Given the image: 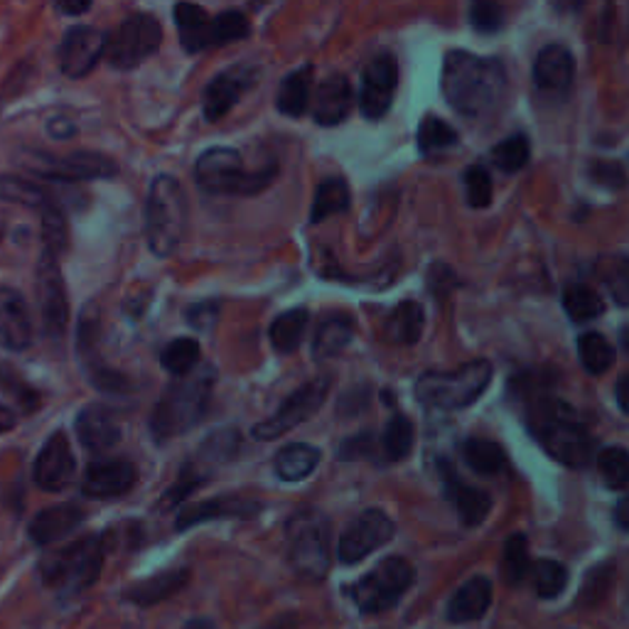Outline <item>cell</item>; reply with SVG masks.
<instances>
[{"instance_id": "obj_1", "label": "cell", "mask_w": 629, "mask_h": 629, "mask_svg": "<svg viewBox=\"0 0 629 629\" xmlns=\"http://www.w3.org/2000/svg\"><path fill=\"white\" fill-rule=\"evenodd\" d=\"M441 87L448 104L465 118H482L502 104L507 94V69L494 57L465 50L445 55Z\"/></svg>"}, {"instance_id": "obj_2", "label": "cell", "mask_w": 629, "mask_h": 629, "mask_svg": "<svg viewBox=\"0 0 629 629\" xmlns=\"http://www.w3.org/2000/svg\"><path fill=\"white\" fill-rule=\"evenodd\" d=\"M215 366L202 364L193 374L175 379L165 389L150 415V435L156 443H170L175 438L189 433L205 421L212 391H215Z\"/></svg>"}, {"instance_id": "obj_3", "label": "cell", "mask_w": 629, "mask_h": 629, "mask_svg": "<svg viewBox=\"0 0 629 629\" xmlns=\"http://www.w3.org/2000/svg\"><path fill=\"white\" fill-rule=\"evenodd\" d=\"M529 431L546 453L561 465L576 470L590 465L596 443L576 411L561 399L546 396L533 403L529 411Z\"/></svg>"}, {"instance_id": "obj_4", "label": "cell", "mask_w": 629, "mask_h": 629, "mask_svg": "<svg viewBox=\"0 0 629 629\" xmlns=\"http://www.w3.org/2000/svg\"><path fill=\"white\" fill-rule=\"evenodd\" d=\"M187 215L189 207L180 180L173 175H158L146 197V242L153 256H175L187 234Z\"/></svg>"}, {"instance_id": "obj_5", "label": "cell", "mask_w": 629, "mask_h": 629, "mask_svg": "<svg viewBox=\"0 0 629 629\" xmlns=\"http://www.w3.org/2000/svg\"><path fill=\"white\" fill-rule=\"evenodd\" d=\"M106 558L104 533L81 537L65 549L47 553L40 563L42 583L59 596H79L97 583Z\"/></svg>"}, {"instance_id": "obj_6", "label": "cell", "mask_w": 629, "mask_h": 629, "mask_svg": "<svg viewBox=\"0 0 629 629\" xmlns=\"http://www.w3.org/2000/svg\"><path fill=\"white\" fill-rule=\"evenodd\" d=\"M278 165L273 163L268 168L248 170L244 168L242 153L215 146L202 153L195 165V180L199 189L209 195H236V197H254L276 180Z\"/></svg>"}, {"instance_id": "obj_7", "label": "cell", "mask_w": 629, "mask_h": 629, "mask_svg": "<svg viewBox=\"0 0 629 629\" xmlns=\"http://www.w3.org/2000/svg\"><path fill=\"white\" fill-rule=\"evenodd\" d=\"M492 364L487 360L468 362L453 372H425L415 382V399L425 409L462 411L480 401L492 382Z\"/></svg>"}, {"instance_id": "obj_8", "label": "cell", "mask_w": 629, "mask_h": 629, "mask_svg": "<svg viewBox=\"0 0 629 629\" xmlns=\"http://www.w3.org/2000/svg\"><path fill=\"white\" fill-rule=\"evenodd\" d=\"M286 556L295 576L323 580L330 571V519L317 509H298L286 521Z\"/></svg>"}, {"instance_id": "obj_9", "label": "cell", "mask_w": 629, "mask_h": 629, "mask_svg": "<svg viewBox=\"0 0 629 629\" xmlns=\"http://www.w3.org/2000/svg\"><path fill=\"white\" fill-rule=\"evenodd\" d=\"M415 580L413 566L401 556H389L376 563L370 573L347 588L350 600L357 605L362 615H382L394 610L406 596Z\"/></svg>"}, {"instance_id": "obj_10", "label": "cell", "mask_w": 629, "mask_h": 629, "mask_svg": "<svg viewBox=\"0 0 629 629\" xmlns=\"http://www.w3.org/2000/svg\"><path fill=\"white\" fill-rule=\"evenodd\" d=\"M18 165H22L28 173L42 177V180L55 183L111 180L118 173L114 158L91 150H77L69 153V156H52V153L45 150H26L22 158H18Z\"/></svg>"}, {"instance_id": "obj_11", "label": "cell", "mask_w": 629, "mask_h": 629, "mask_svg": "<svg viewBox=\"0 0 629 629\" xmlns=\"http://www.w3.org/2000/svg\"><path fill=\"white\" fill-rule=\"evenodd\" d=\"M163 45V28L158 18L136 13L126 18L109 35V45H106V59L118 72H128L136 69L160 50Z\"/></svg>"}, {"instance_id": "obj_12", "label": "cell", "mask_w": 629, "mask_h": 629, "mask_svg": "<svg viewBox=\"0 0 629 629\" xmlns=\"http://www.w3.org/2000/svg\"><path fill=\"white\" fill-rule=\"evenodd\" d=\"M330 379L327 376H317L305 382L303 386H298L293 394L281 403L278 411L271 415V419L261 421L254 425L252 435L261 443L268 441H278L281 435H286L288 431L298 429L301 423L311 421L313 415L323 406L327 394H330Z\"/></svg>"}, {"instance_id": "obj_13", "label": "cell", "mask_w": 629, "mask_h": 629, "mask_svg": "<svg viewBox=\"0 0 629 629\" xmlns=\"http://www.w3.org/2000/svg\"><path fill=\"white\" fill-rule=\"evenodd\" d=\"M35 293H38L45 332L55 340H62L69 325V301L62 268L50 248H42L40 254L38 271H35Z\"/></svg>"}, {"instance_id": "obj_14", "label": "cell", "mask_w": 629, "mask_h": 629, "mask_svg": "<svg viewBox=\"0 0 629 629\" xmlns=\"http://www.w3.org/2000/svg\"><path fill=\"white\" fill-rule=\"evenodd\" d=\"M396 533V524L382 509H366L360 517L350 521V527L342 531L337 556L342 563L354 566L382 549Z\"/></svg>"}, {"instance_id": "obj_15", "label": "cell", "mask_w": 629, "mask_h": 629, "mask_svg": "<svg viewBox=\"0 0 629 629\" xmlns=\"http://www.w3.org/2000/svg\"><path fill=\"white\" fill-rule=\"evenodd\" d=\"M399 87V65L394 55H379L362 72L360 87V111L370 121L384 118L394 104Z\"/></svg>"}, {"instance_id": "obj_16", "label": "cell", "mask_w": 629, "mask_h": 629, "mask_svg": "<svg viewBox=\"0 0 629 629\" xmlns=\"http://www.w3.org/2000/svg\"><path fill=\"white\" fill-rule=\"evenodd\" d=\"M106 45H109V35H104L97 28H69L62 45H59V69H62V75L67 79H81L94 72V67L106 55Z\"/></svg>"}, {"instance_id": "obj_17", "label": "cell", "mask_w": 629, "mask_h": 629, "mask_svg": "<svg viewBox=\"0 0 629 629\" xmlns=\"http://www.w3.org/2000/svg\"><path fill=\"white\" fill-rule=\"evenodd\" d=\"M77 460L65 431H55L40 448L32 465V480L45 492H62L75 480Z\"/></svg>"}, {"instance_id": "obj_18", "label": "cell", "mask_w": 629, "mask_h": 629, "mask_svg": "<svg viewBox=\"0 0 629 629\" xmlns=\"http://www.w3.org/2000/svg\"><path fill=\"white\" fill-rule=\"evenodd\" d=\"M258 77L261 69L256 65H234L212 79L205 89V104H202L207 121L217 124L219 118L227 116L242 101L244 94L256 85Z\"/></svg>"}, {"instance_id": "obj_19", "label": "cell", "mask_w": 629, "mask_h": 629, "mask_svg": "<svg viewBox=\"0 0 629 629\" xmlns=\"http://www.w3.org/2000/svg\"><path fill=\"white\" fill-rule=\"evenodd\" d=\"M138 472L136 465L121 458H104L89 462V468L85 472V480H81V492L91 500H116V497H124L136 487Z\"/></svg>"}, {"instance_id": "obj_20", "label": "cell", "mask_w": 629, "mask_h": 629, "mask_svg": "<svg viewBox=\"0 0 629 629\" xmlns=\"http://www.w3.org/2000/svg\"><path fill=\"white\" fill-rule=\"evenodd\" d=\"M77 352L81 366H85L87 372V379L94 386L106 391V394H121V391L130 389V382L121 372H116L109 364L101 362L97 350V317H89V311L81 317Z\"/></svg>"}, {"instance_id": "obj_21", "label": "cell", "mask_w": 629, "mask_h": 629, "mask_svg": "<svg viewBox=\"0 0 629 629\" xmlns=\"http://www.w3.org/2000/svg\"><path fill=\"white\" fill-rule=\"evenodd\" d=\"M75 431L81 448H87L89 453H106V450L116 448L121 443V423H118V415L104 406V403H91V406L81 409L77 415Z\"/></svg>"}, {"instance_id": "obj_22", "label": "cell", "mask_w": 629, "mask_h": 629, "mask_svg": "<svg viewBox=\"0 0 629 629\" xmlns=\"http://www.w3.org/2000/svg\"><path fill=\"white\" fill-rule=\"evenodd\" d=\"M32 344V317L28 301L16 288H0V347L22 352Z\"/></svg>"}, {"instance_id": "obj_23", "label": "cell", "mask_w": 629, "mask_h": 629, "mask_svg": "<svg viewBox=\"0 0 629 629\" xmlns=\"http://www.w3.org/2000/svg\"><path fill=\"white\" fill-rule=\"evenodd\" d=\"M352 85L344 75H330L320 81L311 101V114L320 126H337L352 111Z\"/></svg>"}, {"instance_id": "obj_24", "label": "cell", "mask_w": 629, "mask_h": 629, "mask_svg": "<svg viewBox=\"0 0 629 629\" xmlns=\"http://www.w3.org/2000/svg\"><path fill=\"white\" fill-rule=\"evenodd\" d=\"M438 468H441V478H443V484H445L448 500L455 504L462 524L480 527L482 521L487 519V514H490L492 497L482 492V490H478V487L462 482L458 478V472L450 468L448 462H438Z\"/></svg>"}, {"instance_id": "obj_25", "label": "cell", "mask_w": 629, "mask_h": 629, "mask_svg": "<svg viewBox=\"0 0 629 629\" xmlns=\"http://www.w3.org/2000/svg\"><path fill=\"white\" fill-rule=\"evenodd\" d=\"M261 502L256 500H246V497L239 494H229V497H215V500L199 502V504H187L180 517H177V531L193 529L197 524H205V521H215V519H244V517H254L258 514Z\"/></svg>"}, {"instance_id": "obj_26", "label": "cell", "mask_w": 629, "mask_h": 629, "mask_svg": "<svg viewBox=\"0 0 629 629\" xmlns=\"http://www.w3.org/2000/svg\"><path fill=\"white\" fill-rule=\"evenodd\" d=\"M85 509L77 504H57L50 509H42L40 514H35L28 533L35 546H50L67 539L69 533L77 531L81 524H85Z\"/></svg>"}, {"instance_id": "obj_27", "label": "cell", "mask_w": 629, "mask_h": 629, "mask_svg": "<svg viewBox=\"0 0 629 629\" xmlns=\"http://www.w3.org/2000/svg\"><path fill=\"white\" fill-rule=\"evenodd\" d=\"M576 59L563 45H546L533 62V81L541 91H566L573 85Z\"/></svg>"}, {"instance_id": "obj_28", "label": "cell", "mask_w": 629, "mask_h": 629, "mask_svg": "<svg viewBox=\"0 0 629 629\" xmlns=\"http://www.w3.org/2000/svg\"><path fill=\"white\" fill-rule=\"evenodd\" d=\"M492 580L484 576H474L470 578L465 586H460L455 590V596L450 598L448 602V620L455 625H465V622H474L484 617V612L490 610L492 605Z\"/></svg>"}, {"instance_id": "obj_29", "label": "cell", "mask_w": 629, "mask_h": 629, "mask_svg": "<svg viewBox=\"0 0 629 629\" xmlns=\"http://www.w3.org/2000/svg\"><path fill=\"white\" fill-rule=\"evenodd\" d=\"M175 26L180 32V42L187 52H202L215 47L212 42V28H215V18H212L202 6L180 3L175 6Z\"/></svg>"}, {"instance_id": "obj_30", "label": "cell", "mask_w": 629, "mask_h": 629, "mask_svg": "<svg viewBox=\"0 0 629 629\" xmlns=\"http://www.w3.org/2000/svg\"><path fill=\"white\" fill-rule=\"evenodd\" d=\"M187 583H189V571H187V568H177V571H165V573L140 580V583L130 586L124 592V596H126L128 602L140 605V608H148V605H158L163 600H170Z\"/></svg>"}, {"instance_id": "obj_31", "label": "cell", "mask_w": 629, "mask_h": 629, "mask_svg": "<svg viewBox=\"0 0 629 629\" xmlns=\"http://www.w3.org/2000/svg\"><path fill=\"white\" fill-rule=\"evenodd\" d=\"M313 72L315 69L307 65L295 69L286 79L281 81L276 106L283 116L288 118H301L313 101Z\"/></svg>"}, {"instance_id": "obj_32", "label": "cell", "mask_w": 629, "mask_h": 629, "mask_svg": "<svg viewBox=\"0 0 629 629\" xmlns=\"http://www.w3.org/2000/svg\"><path fill=\"white\" fill-rule=\"evenodd\" d=\"M320 460H323V453L315 445L291 443L278 450L276 460H273V470L283 482H303L317 470Z\"/></svg>"}, {"instance_id": "obj_33", "label": "cell", "mask_w": 629, "mask_h": 629, "mask_svg": "<svg viewBox=\"0 0 629 629\" xmlns=\"http://www.w3.org/2000/svg\"><path fill=\"white\" fill-rule=\"evenodd\" d=\"M354 340V320L350 315H330L320 323L313 337V357L317 362L337 357Z\"/></svg>"}, {"instance_id": "obj_34", "label": "cell", "mask_w": 629, "mask_h": 629, "mask_svg": "<svg viewBox=\"0 0 629 629\" xmlns=\"http://www.w3.org/2000/svg\"><path fill=\"white\" fill-rule=\"evenodd\" d=\"M307 323H311V313H307V307H293V311L281 313L268 327V340L273 344V350L281 354L298 352L305 340Z\"/></svg>"}, {"instance_id": "obj_35", "label": "cell", "mask_w": 629, "mask_h": 629, "mask_svg": "<svg viewBox=\"0 0 629 629\" xmlns=\"http://www.w3.org/2000/svg\"><path fill=\"white\" fill-rule=\"evenodd\" d=\"M423 327H425V313L421 303L403 301L386 317L384 335L394 344H415L423 335Z\"/></svg>"}, {"instance_id": "obj_36", "label": "cell", "mask_w": 629, "mask_h": 629, "mask_svg": "<svg viewBox=\"0 0 629 629\" xmlns=\"http://www.w3.org/2000/svg\"><path fill=\"white\" fill-rule=\"evenodd\" d=\"M0 202H10V205L32 207V209H50L57 205L50 189H45L40 183L30 180V177H10L0 175Z\"/></svg>"}, {"instance_id": "obj_37", "label": "cell", "mask_w": 629, "mask_h": 629, "mask_svg": "<svg viewBox=\"0 0 629 629\" xmlns=\"http://www.w3.org/2000/svg\"><path fill=\"white\" fill-rule=\"evenodd\" d=\"M350 209V185L342 177H330V180L320 183L313 207H311V224H320L330 219L332 215Z\"/></svg>"}, {"instance_id": "obj_38", "label": "cell", "mask_w": 629, "mask_h": 629, "mask_svg": "<svg viewBox=\"0 0 629 629\" xmlns=\"http://www.w3.org/2000/svg\"><path fill=\"white\" fill-rule=\"evenodd\" d=\"M462 460L478 474H500L507 468L502 445L484 441V438H470L462 443Z\"/></svg>"}, {"instance_id": "obj_39", "label": "cell", "mask_w": 629, "mask_h": 629, "mask_svg": "<svg viewBox=\"0 0 629 629\" xmlns=\"http://www.w3.org/2000/svg\"><path fill=\"white\" fill-rule=\"evenodd\" d=\"M415 443V431L413 423L406 419V415H391L384 435H382V453L389 462H401L411 455Z\"/></svg>"}, {"instance_id": "obj_40", "label": "cell", "mask_w": 629, "mask_h": 629, "mask_svg": "<svg viewBox=\"0 0 629 629\" xmlns=\"http://www.w3.org/2000/svg\"><path fill=\"white\" fill-rule=\"evenodd\" d=\"M160 366L175 379L193 374L199 366V342L193 337H177L160 354Z\"/></svg>"}, {"instance_id": "obj_41", "label": "cell", "mask_w": 629, "mask_h": 629, "mask_svg": "<svg viewBox=\"0 0 629 629\" xmlns=\"http://www.w3.org/2000/svg\"><path fill=\"white\" fill-rule=\"evenodd\" d=\"M578 357L580 364L586 366V372L600 376L615 364V350L600 332H586V335L578 337Z\"/></svg>"}, {"instance_id": "obj_42", "label": "cell", "mask_w": 629, "mask_h": 629, "mask_svg": "<svg viewBox=\"0 0 629 629\" xmlns=\"http://www.w3.org/2000/svg\"><path fill=\"white\" fill-rule=\"evenodd\" d=\"M563 307L573 323H590V320L602 315L605 301L583 283H573L563 291Z\"/></svg>"}, {"instance_id": "obj_43", "label": "cell", "mask_w": 629, "mask_h": 629, "mask_svg": "<svg viewBox=\"0 0 629 629\" xmlns=\"http://www.w3.org/2000/svg\"><path fill=\"white\" fill-rule=\"evenodd\" d=\"M529 576L533 578V590H537V596L543 600L558 598L568 586L566 566L551 561V558H539V561H533Z\"/></svg>"}, {"instance_id": "obj_44", "label": "cell", "mask_w": 629, "mask_h": 629, "mask_svg": "<svg viewBox=\"0 0 629 629\" xmlns=\"http://www.w3.org/2000/svg\"><path fill=\"white\" fill-rule=\"evenodd\" d=\"M458 146V130L438 116H425L419 126V150L423 156H435Z\"/></svg>"}, {"instance_id": "obj_45", "label": "cell", "mask_w": 629, "mask_h": 629, "mask_svg": "<svg viewBox=\"0 0 629 629\" xmlns=\"http://www.w3.org/2000/svg\"><path fill=\"white\" fill-rule=\"evenodd\" d=\"M242 450V433L236 429H222L212 433L205 443L199 445V462H209V465H222L229 462Z\"/></svg>"}, {"instance_id": "obj_46", "label": "cell", "mask_w": 629, "mask_h": 629, "mask_svg": "<svg viewBox=\"0 0 629 629\" xmlns=\"http://www.w3.org/2000/svg\"><path fill=\"white\" fill-rule=\"evenodd\" d=\"M598 470L602 482L610 490H627L629 487V450L627 448H605L598 453Z\"/></svg>"}, {"instance_id": "obj_47", "label": "cell", "mask_w": 629, "mask_h": 629, "mask_svg": "<svg viewBox=\"0 0 629 629\" xmlns=\"http://www.w3.org/2000/svg\"><path fill=\"white\" fill-rule=\"evenodd\" d=\"M502 573L509 586H519L531 573V561L527 551V537L524 533H514L504 543V558H502Z\"/></svg>"}, {"instance_id": "obj_48", "label": "cell", "mask_w": 629, "mask_h": 629, "mask_svg": "<svg viewBox=\"0 0 629 629\" xmlns=\"http://www.w3.org/2000/svg\"><path fill=\"white\" fill-rule=\"evenodd\" d=\"M529 156H531V146L524 134L509 136L502 140V144H497L492 148V163L502 173H519L529 163Z\"/></svg>"}, {"instance_id": "obj_49", "label": "cell", "mask_w": 629, "mask_h": 629, "mask_svg": "<svg viewBox=\"0 0 629 629\" xmlns=\"http://www.w3.org/2000/svg\"><path fill=\"white\" fill-rule=\"evenodd\" d=\"M252 35V22L242 10H227V13L215 16V28H212V42L215 47L242 42Z\"/></svg>"}, {"instance_id": "obj_50", "label": "cell", "mask_w": 629, "mask_h": 629, "mask_svg": "<svg viewBox=\"0 0 629 629\" xmlns=\"http://www.w3.org/2000/svg\"><path fill=\"white\" fill-rule=\"evenodd\" d=\"M67 217L65 212L59 209V205H52L50 209L42 212V239H45V248H50L52 254H62L67 248Z\"/></svg>"}, {"instance_id": "obj_51", "label": "cell", "mask_w": 629, "mask_h": 629, "mask_svg": "<svg viewBox=\"0 0 629 629\" xmlns=\"http://www.w3.org/2000/svg\"><path fill=\"white\" fill-rule=\"evenodd\" d=\"M462 183H465L470 207L484 209L492 205V177L490 173H487V168H482V165H472V168H468L465 177H462Z\"/></svg>"}, {"instance_id": "obj_52", "label": "cell", "mask_w": 629, "mask_h": 629, "mask_svg": "<svg viewBox=\"0 0 629 629\" xmlns=\"http://www.w3.org/2000/svg\"><path fill=\"white\" fill-rule=\"evenodd\" d=\"M470 22L480 35H494L504 28V8L490 0H480L470 8Z\"/></svg>"}, {"instance_id": "obj_53", "label": "cell", "mask_w": 629, "mask_h": 629, "mask_svg": "<svg viewBox=\"0 0 629 629\" xmlns=\"http://www.w3.org/2000/svg\"><path fill=\"white\" fill-rule=\"evenodd\" d=\"M605 283H608L612 301L617 305H629V261L627 258L612 261L610 271L605 273Z\"/></svg>"}, {"instance_id": "obj_54", "label": "cell", "mask_w": 629, "mask_h": 629, "mask_svg": "<svg viewBox=\"0 0 629 629\" xmlns=\"http://www.w3.org/2000/svg\"><path fill=\"white\" fill-rule=\"evenodd\" d=\"M219 311H222V303L219 301H202V303L189 305L187 311H185V317H187V323L193 325L195 330L207 332V330H212V327L217 325Z\"/></svg>"}, {"instance_id": "obj_55", "label": "cell", "mask_w": 629, "mask_h": 629, "mask_svg": "<svg viewBox=\"0 0 629 629\" xmlns=\"http://www.w3.org/2000/svg\"><path fill=\"white\" fill-rule=\"evenodd\" d=\"M0 386H3L6 391H10L20 403H22V409L26 411H35L40 406V396H38V391H32L28 384H20V379L13 370H3V374H0Z\"/></svg>"}, {"instance_id": "obj_56", "label": "cell", "mask_w": 629, "mask_h": 629, "mask_svg": "<svg viewBox=\"0 0 629 629\" xmlns=\"http://www.w3.org/2000/svg\"><path fill=\"white\" fill-rule=\"evenodd\" d=\"M590 177L596 183L605 185V187H622L627 180H625V170L620 168V165H615V163H592L590 165Z\"/></svg>"}, {"instance_id": "obj_57", "label": "cell", "mask_w": 629, "mask_h": 629, "mask_svg": "<svg viewBox=\"0 0 629 629\" xmlns=\"http://www.w3.org/2000/svg\"><path fill=\"white\" fill-rule=\"evenodd\" d=\"M374 453V441L370 433H362L357 438H350L340 445V458L354 460V458H370Z\"/></svg>"}, {"instance_id": "obj_58", "label": "cell", "mask_w": 629, "mask_h": 629, "mask_svg": "<svg viewBox=\"0 0 629 629\" xmlns=\"http://www.w3.org/2000/svg\"><path fill=\"white\" fill-rule=\"evenodd\" d=\"M47 134H50L57 140H67V138H72L77 134V126H75V121H69V118L57 116V118H50V121H47Z\"/></svg>"}, {"instance_id": "obj_59", "label": "cell", "mask_w": 629, "mask_h": 629, "mask_svg": "<svg viewBox=\"0 0 629 629\" xmlns=\"http://www.w3.org/2000/svg\"><path fill=\"white\" fill-rule=\"evenodd\" d=\"M615 399H617V406H620L629 415V374L620 376V382H617Z\"/></svg>"}, {"instance_id": "obj_60", "label": "cell", "mask_w": 629, "mask_h": 629, "mask_svg": "<svg viewBox=\"0 0 629 629\" xmlns=\"http://www.w3.org/2000/svg\"><path fill=\"white\" fill-rule=\"evenodd\" d=\"M615 524L622 531H629V497H622L615 507Z\"/></svg>"}, {"instance_id": "obj_61", "label": "cell", "mask_w": 629, "mask_h": 629, "mask_svg": "<svg viewBox=\"0 0 629 629\" xmlns=\"http://www.w3.org/2000/svg\"><path fill=\"white\" fill-rule=\"evenodd\" d=\"M16 413L10 411L8 406H0V435H6L8 431L16 429Z\"/></svg>"}, {"instance_id": "obj_62", "label": "cell", "mask_w": 629, "mask_h": 629, "mask_svg": "<svg viewBox=\"0 0 629 629\" xmlns=\"http://www.w3.org/2000/svg\"><path fill=\"white\" fill-rule=\"evenodd\" d=\"M91 3H57V10L65 16H81V13H87Z\"/></svg>"}, {"instance_id": "obj_63", "label": "cell", "mask_w": 629, "mask_h": 629, "mask_svg": "<svg viewBox=\"0 0 629 629\" xmlns=\"http://www.w3.org/2000/svg\"><path fill=\"white\" fill-rule=\"evenodd\" d=\"M0 236H3V232H0Z\"/></svg>"}]
</instances>
